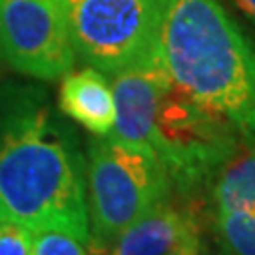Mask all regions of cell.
I'll use <instances>...</instances> for the list:
<instances>
[{
	"mask_svg": "<svg viewBox=\"0 0 255 255\" xmlns=\"http://www.w3.org/2000/svg\"><path fill=\"white\" fill-rule=\"evenodd\" d=\"M32 233L17 223L0 221V255H28Z\"/></svg>",
	"mask_w": 255,
	"mask_h": 255,
	"instance_id": "12",
	"label": "cell"
},
{
	"mask_svg": "<svg viewBox=\"0 0 255 255\" xmlns=\"http://www.w3.org/2000/svg\"><path fill=\"white\" fill-rule=\"evenodd\" d=\"M108 78L116 101L110 134L153 153L172 191L197 204L244 138L223 116L183 91L157 51Z\"/></svg>",
	"mask_w": 255,
	"mask_h": 255,
	"instance_id": "2",
	"label": "cell"
},
{
	"mask_svg": "<svg viewBox=\"0 0 255 255\" xmlns=\"http://www.w3.org/2000/svg\"><path fill=\"white\" fill-rule=\"evenodd\" d=\"M59 108L95 136H106L116 125L112 83L108 76L95 66L64 74L59 89Z\"/></svg>",
	"mask_w": 255,
	"mask_h": 255,
	"instance_id": "8",
	"label": "cell"
},
{
	"mask_svg": "<svg viewBox=\"0 0 255 255\" xmlns=\"http://www.w3.org/2000/svg\"><path fill=\"white\" fill-rule=\"evenodd\" d=\"M0 55L17 72L53 82L76 63L61 0H0Z\"/></svg>",
	"mask_w": 255,
	"mask_h": 255,
	"instance_id": "6",
	"label": "cell"
},
{
	"mask_svg": "<svg viewBox=\"0 0 255 255\" xmlns=\"http://www.w3.org/2000/svg\"><path fill=\"white\" fill-rule=\"evenodd\" d=\"M76 57L106 76L157 51L161 0H61Z\"/></svg>",
	"mask_w": 255,
	"mask_h": 255,
	"instance_id": "5",
	"label": "cell"
},
{
	"mask_svg": "<svg viewBox=\"0 0 255 255\" xmlns=\"http://www.w3.org/2000/svg\"><path fill=\"white\" fill-rule=\"evenodd\" d=\"M231 4L255 25V0H231Z\"/></svg>",
	"mask_w": 255,
	"mask_h": 255,
	"instance_id": "13",
	"label": "cell"
},
{
	"mask_svg": "<svg viewBox=\"0 0 255 255\" xmlns=\"http://www.w3.org/2000/svg\"><path fill=\"white\" fill-rule=\"evenodd\" d=\"M157 53L183 91L255 138V42L219 0H161Z\"/></svg>",
	"mask_w": 255,
	"mask_h": 255,
	"instance_id": "3",
	"label": "cell"
},
{
	"mask_svg": "<svg viewBox=\"0 0 255 255\" xmlns=\"http://www.w3.org/2000/svg\"><path fill=\"white\" fill-rule=\"evenodd\" d=\"M214 238L221 255H255V216L216 210Z\"/></svg>",
	"mask_w": 255,
	"mask_h": 255,
	"instance_id": "10",
	"label": "cell"
},
{
	"mask_svg": "<svg viewBox=\"0 0 255 255\" xmlns=\"http://www.w3.org/2000/svg\"><path fill=\"white\" fill-rule=\"evenodd\" d=\"M216 210L255 216V138L244 140L212 183Z\"/></svg>",
	"mask_w": 255,
	"mask_h": 255,
	"instance_id": "9",
	"label": "cell"
},
{
	"mask_svg": "<svg viewBox=\"0 0 255 255\" xmlns=\"http://www.w3.org/2000/svg\"><path fill=\"white\" fill-rule=\"evenodd\" d=\"M28 255H89L87 244L63 231L32 233V246Z\"/></svg>",
	"mask_w": 255,
	"mask_h": 255,
	"instance_id": "11",
	"label": "cell"
},
{
	"mask_svg": "<svg viewBox=\"0 0 255 255\" xmlns=\"http://www.w3.org/2000/svg\"><path fill=\"white\" fill-rule=\"evenodd\" d=\"M0 221L91 240L85 155L42 93H17L0 114Z\"/></svg>",
	"mask_w": 255,
	"mask_h": 255,
	"instance_id": "1",
	"label": "cell"
},
{
	"mask_svg": "<svg viewBox=\"0 0 255 255\" xmlns=\"http://www.w3.org/2000/svg\"><path fill=\"white\" fill-rule=\"evenodd\" d=\"M201 214L195 204L163 202L134 221L102 255H202Z\"/></svg>",
	"mask_w": 255,
	"mask_h": 255,
	"instance_id": "7",
	"label": "cell"
},
{
	"mask_svg": "<svg viewBox=\"0 0 255 255\" xmlns=\"http://www.w3.org/2000/svg\"><path fill=\"white\" fill-rule=\"evenodd\" d=\"M89 248L102 252L134 221L172 201V183L153 153L114 134L93 136L85 159Z\"/></svg>",
	"mask_w": 255,
	"mask_h": 255,
	"instance_id": "4",
	"label": "cell"
}]
</instances>
